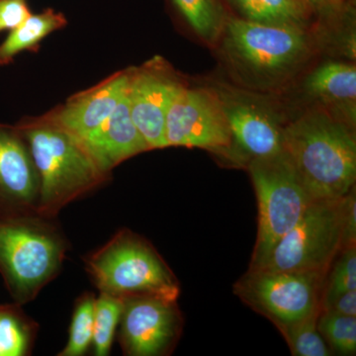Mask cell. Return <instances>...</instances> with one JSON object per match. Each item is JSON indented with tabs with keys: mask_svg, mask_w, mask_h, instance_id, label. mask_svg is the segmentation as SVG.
I'll use <instances>...</instances> for the list:
<instances>
[{
	"mask_svg": "<svg viewBox=\"0 0 356 356\" xmlns=\"http://www.w3.org/2000/svg\"><path fill=\"white\" fill-rule=\"evenodd\" d=\"M15 125L27 142L38 172L39 214L57 218L65 206L111 179L50 112L23 117Z\"/></svg>",
	"mask_w": 356,
	"mask_h": 356,
	"instance_id": "1",
	"label": "cell"
},
{
	"mask_svg": "<svg viewBox=\"0 0 356 356\" xmlns=\"http://www.w3.org/2000/svg\"><path fill=\"white\" fill-rule=\"evenodd\" d=\"M283 149L315 200L343 197L355 186L356 140L336 115L313 110L283 127Z\"/></svg>",
	"mask_w": 356,
	"mask_h": 356,
	"instance_id": "2",
	"label": "cell"
},
{
	"mask_svg": "<svg viewBox=\"0 0 356 356\" xmlns=\"http://www.w3.org/2000/svg\"><path fill=\"white\" fill-rule=\"evenodd\" d=\"M67 250L56 218L37 211L0 215V275L15 303L33 301L57 277Z\"/></svg>",
	"mask_w": 356,
	"mask_h": 356,
	"instance_id": "3",
	"label": "cell"
},
{
	"mask_svg": "<svg viewBox=\"0 0 356 356\" xmlns=\"http://www.w3.org/2000/svg\"><path fill=\"white\" fill-rule=\"evenodd\" d=\"M86 271L100 293L121 300L149 296L178 300L177 276L144 236L121 229L84 259Z\"/></svg>",
	"mask_w": 356,
	"mask_h": 356,
	"instance_id": "4",
	"label": "cell"
},
{
	"mask_svg": "<svg viewBox=\"0 0 356 356\" xmlns=\"http://www.w3.org/2000/svg\"><path fill=\"white\" fill-rule=\"evenodd\" d=\"M259 206L257 242L250 268L259 266L274 245L299 221L315 201L283 151L247 165Z\"/></svg>",
	"mask_w": 356,
	"mask_h": 356,
	"instance_id": "5",
	"label": "cell"
},
{
	"mask_svg": "<svg viewBox=\"0 0 356 356\" xmlns=\"http://www.w3.org/2000/svg\"><path fill=\"white\" fill-rule=\"evenodd\" d=\"M343 197L314 201L266 259L248 269L327 273L343 248Z\"/></svg>",
	"mask_w": 356,
	"mask_h": 356,
	"instance_id": "6",
	"label": "cell"
},
{
	"mask_svg": "<svg viewBox=\"0 0 356 356\" xmlns=\"http://www.w3.org/2000/svg\"><path fill=\"white\" fill-rule=\"evenodd\" d=\"M327 273L248 269L234 293L278 330L320 313Z\"/></svg>",
	"mask_w": 356,
	"mask_h": 356,
	"instance_id": "7",
	"label": "cell"
},
{
	"mask_svg": "<svg viewBox=\"0 0 356 356\" xmlns=\"http://www.w3.org/2000/svg\"><path fill=\"white\" fill-rule=\"evenodd\" d=\"M222 32L229 54L264 76L284 74L298 65L309 50L305 28L298 26L229 18Z\"/></svg>",
	"mask_w": 356,
	"mask_h": 356,
	"instance_id": "8",
	"label": "cell"
},
{
	"mask_svg": "<svg viewBox=\"0 0 356 356\" xmlns=\"http://www.w3.org/2000/svg\"><path fill=\"white\" fill-rule=\"evenodd\" d=\"M168 147H198L233 159L228 118L218 92L184 88L173 100L165 122Z\"/></svg>",
	"mask_w": 356,
	"mask_h": 356,
	"instance_id": "9",
	"label": "cell"
},
{
	"mask_svg": "<svg viewBox=\"0 0 356 356\" xmlns=\"http://www.w3.org/2000/svg\"><path fill=\"white\" fill-rule=\"evenodd\" d=\"M122 301L118 339L124 355H172L184 325L177 300L143 295Z\"/></svg>",
	"mask_w": 356,
	"mask_h": 356,
	"instance_id": "10",
	"label": "cell"
},
{
	"mask_svg": "<svg viewBox=\"0 0 356 356\" xmlns=\"http://www.w3.org/2000/svg\"><path fill=\"white\" fill-rule=\"evenodd\" d=\"M177 72L161 57L128 67L127 99L136 127L151 149L168 147L165 122L173 100L184 88Z\"/></svg>",
	"mask_w": 356,
	"mask_h": 356,
	"instance_id": "11",
	"label": "cell"
},
{
	"mask_svg": "<svg viewBox=\"0 0 356 356\" xmlns=\"http://www.w3.org/2000/svg\"><path fill=\"white\" fill-rule=\"evenodd\" d=\"M39 175L16 125L0 122V215L37 211Z\"/></svg>",
	"mask_w": 356,
	"mask_h": 356,
	"instance_id": "12",
	"label": "cell"
},
{
	"mask_svg": "<svg viewBox=\"0 0 356 356\" xmlns=\"http://www.w3.org/2000/svg\"><path fill=\"white\" fill-rule=\"evenodd\" d=\"M220 97L233 140L232 161L248 165L252 159L271 158L284 151L283 127L264 107L238 96Z\"/></svg>",
	"mask_w": 356,
	"mask_h": 356,
	"instance_id": "13",
	"label": "cell"
},
{
	"mask_svg": "<svg viewBox=\"0 0 356 356\" xmlns=\"http://www.w3.org/2000/svg\"><path fill=\"white\" fill-rule=\"evenodd\" d=\"M128 69L119 70L92 88L79 91L50 110L56 121L84 142L113 113L127 90Z\"/></svg>",
	"mask_w": 356,
	"mask_h": 356,
	"instance_id": "14",
	"label": "cell"
},
{
	"mask_svg": "<svg viewBox=\"0 0 356 356\" xmlns=\"http://www.w3.org/2000/svg\"><path fill=\"white\" fill-rule=\"evenodd\" d=\"M81 143L100 170L110 177L120 163L151 151L134 123L126 93L99 130Z\"/></svg>",
	"mask_w": 356,
	"mask_h": 356,
	"instance_id": "15",
	"label": "cell"
},
{
	"mask_svg": "<svg viewBox=\"0 0 356 356\" xmlns=\"http://www.w3.org/2000/svg\"><path fill=\"white\" fill-rule=\"evenodd\" d=\"M311 95L344 113L350 112L355 119L356 99V67L346 63L329 62L314 70L306 81Z\"/></svg>",
	"mask_w": 356,
	"mask_h": 356,
	"instance_id": "16",
	"label": "cell"
},
{
	"mask_svg": "<svg viewBox=\"0 0 356 356\" xmlns=\"http://www.w3.org/2000/svg\"><path fill=\"white\" fill-rule=\"evenodd\" d=\"M64 13L47 8L41 13L31 14L16 29L9 32L0 44V67L11 65L16 56L23 51H38L40 44L55 31L67 27Z\"/></svg>",
	"mask_w": 356,
	"mask_h": 356,
	"instance_id": "17",
	"label": "cell"
},
{
	"mask_svg": "<svg viewBox=\"0 0 356 356\" xmlns=\"http://www.w3.org/2000/svg\"><path fill=\"white\" fill-rule=\"evenodd\" d=\"M39 325L20 304L0 305V356L31 355Z\"/></svg>",
	"mask_w": 356,
	"mask_h": 356,
	"instance_id": "18",
	"label": "cell"
},
{
	"mask_svg": "<svg viewBox=\"0 0 356 356\" xmlns=\"http://www.w3.org/2000/svg\"><path fill=\"white\" fill-rule=\"evenodd\" d=\"M243 19L305 27L311 9L302 0H229Z\"/></svg>",
	"mask_w": 356,
	"mask_h": 356,
	"instance_id": "19",
	"label": "cell"
},
{
	"mask_svg": "<svg viewBox=\"0 0 356 356\" xmlns=\"http://www.w3.org/2000/svg\"><path fill=\"white\" fill-rule=\"evenodd\" d=\"M187 24L205 41L215 42L224 31L227 17L220 0H172Z\"/></svg>",
	"mask_w": 356,
	"mask_h": 356,
	"instance_id": "20",
	"label": "cell"
},
{
	"mask_svg": "<svg viewBox=\"0 0 356 356\" xmlns=\"http://www.w3.org/2000/svg\"><path fill=\"white\" fill-rule=\"evenodd\" d=\"M95 295L84 292L76 299L72 312L69 341L58 356H81L92 344Z\"/></svg>",
	"mask_w": 356,
	"mask_h": 356,
	"instance_id": "21",
	"label": "cell"
},
{
	"mask_svg": "<svg viewBox=\"0 0 356 356\" xmlns=\"http://www.w3.org/2000/svg\"><path fill=\"white\" fill-rule=\"evenodd\" d=\"M123 301L100 293L96 297L95 325H93V353L96 356H107L111 350L117 327L120 322Z\"/></svg>",
	"mask_w": 356,
	"mask_h": 356,
	"instance_id": "22",
	"label": "cell"
},
{
	"mask_svg": "<svg viewBox=\"0 0 356 356\" xmlns=\"http://www.w3.org/2000/svg\"><path fill=\"white\" fill-rule=\"evenodd\" d=\"M320 313L278 330L294 356H331L334 355L318 330Z\"/></svg>",
	"mask_w": 356,
	"mask_h": 356,
	"instance_id": "23",
	"label": "cell"
},
{
	"mask_svg": "<svg viewBox=\"0 0 356 356\" xmlns=\"http://www.w3.org/2000/svg\"><path fill=\"white\" fill-rule=\"evenodd\" d=\"M318 330L332 353L355 355L356 353V317L321 311Z\"/></svg>",
	"mask_w": 356,
	"mask_h": 356,
	"instance_id": "24",
	"label": "cell"
},
{
	"mask_svg": "<svg viewBox=\"0 0 356 356\" xmlns=\"http://www.w3.org/2000/svg\"><path fill=\"white\" fill-rule=\"evenodd\" d=\"M350 290H356V245L341 250L332 262L325 276L321 306Z\"/></svg>",
	"mask_w": 356,
	"mask_h": 356,
	"instance_id": "25",
	"label": "cell"
},
{
	"mask_svg": "<svg viewBox=\"0 0 356 356\" xmlns=\"http://www.w3.org/2000/svg\"><path fill=\"white\" fill-rule=\"evenodd\" d=\"M31 14L28 0H0V34L19 27Z\"/></svg>",
	"mask_w": 356,
	"mask_h": 356,
	"instance_id": "26",
	"label": "cell"
},
{
	"mask_svg": "<svg viewBox=\"0 0 356 356\" xmlns=\"http://www.w3.org/2000/svg\"><path fill=\"white\" fill-rule=\"evenodd\" d=\"M356 245L355 186L343 197V248Z\"/></svg>",
	"mask_w": 356,
	"mask_h": 356,
	"instance_id": "27",
	"label": "cell"
},
{
	"mask_svg": "<svg viewBox=\"0 0 356 356\" xmlns=\"http://www.w3.org/2000/svg\"><path fill=\"white\" fill-rule=\"evenodd\" d=\"M322 311L356 317V290L344 292L321 306Z\"/></svg>",
	"mask_w": 356,
	"mask_h": 356,
	"instance_id": "28",
	"label": "cell"
},
{
	"mask_svg": "<svg viewBox=\"0 0 356 356\" xmlns=\"http://www.w3.org/2000/svg\"><path fill=\"white\" fill-rule=\"evenodd\" d=\"M311 10H323V9L330 7L327 0H302Z\"/></svg>",
	"mask_w": 356,
	"mask_h": 356,
	"instance_id": "29",
	"label": "cell"
},
{
	"mask_svg": "<svg viewBox=\"0 0 356 356\" xmlns=\"http://www.w3.org/2000/svg\"><path fill=\"white\" fill-rule=\"evenodd\" d=\"M327 1H329L330 6L337 7V6H339V4L343 3L344 0H327Z\"/></svg>",
	"mask_w": 356,
	"mask_h": 356,
	"instance_id": "30",
	"label": "cell"
}]
</instances>
